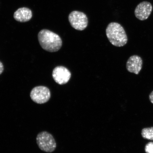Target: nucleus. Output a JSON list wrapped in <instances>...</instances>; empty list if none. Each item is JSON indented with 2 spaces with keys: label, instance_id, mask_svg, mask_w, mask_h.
I'll return each instance as SVG.
<instances>
[{
  "label": "nucleus",
  "instance_id": "nucleus-1",
  "mask_svg": "<svg viewBox=\"0 0 153 153\" xmlns=\"http://www.w3.org/2000/svg\"><path fill=\"white\" fill-rule=\"evenodd\" d=\"M38 37L42 48L49 52H56L62 47V41L60 36L50 30H42L38 33Z\"/></svg>",
  "mask_w": 153,
  "mask_h": 153
},
{
  "label": "nucleus",
  "instance_id": "nucleus-2",
  "mask_svg": "<svg viewBox=\"0 0 153 153\" xmlns=\"http://www.w3.org/2000/svg\"><path fill=\"white\" fill-rule=\"evenodd\" d=\"M106 34L110 42L115 46L123 47L127 43L128 37L125 30L118 23L109 24L106 29Z\"/></svg>",
  "mask_w": 153,
  "mask_h": 153
},
{
  "label": "nucleus",
  "instance_id": "nucleus-3",
  "mask_svg": "<svg viewBox=\"0 0 153 153\" xmlns=\"http://www.w3.org/2000/svg\"><path fill=\"white\" fill-rule=\"evenodd\" d=\"M36 141L39 148L43 152L51 153L56 148V143L53 135L47 131L39 133L36 137Z\"/></svg>",
  "mask_w": 153,
  "mask_h": 153
},
{
  "label": "nucleus",
  "instance_id": "nucleus-4",
  "mask_svg": "<svg viewBox=\"0 0 153 153\" xmlns=\"http://www.w3.org/2000/svg\"><path fill=\"white\" fill-rule=\"evenodd\" d=\"M30 96L34 102L41 104L49 101L51 97V93L48 88L45 86H37L32 90Z\"/></svg>",
  "mask_w": 153,
  "mask_h": 153
},
{
  "label": "nucleus",
  "instance_id": "nucleus-5",
  "mask_svg": "<svg viewBox=\"0 0 153 153\" xmlns=\"http://www.w3.org/2000/svg\"><path fill=\"white\" fill-rule=\"evenodd\" d=\"M69 22L72 27L78 30H83L87 27L88 18L86 15L79 11H73L68 16Z\"/></svg>",
  "mask_w": 153,
  "mask_h": 153
},
{
  "label": "nucleus",
  "instance_id": "nucleus-6",
  "mask_svg": "<svg viewBox=\"0 0 153 153\" xmlns=\"http://www.w3.org/2000/svg\"><path fill=\"white\" fill-rule=\"evenodd\" d=\"M71 73L65 67L57 66L53 71L52 76L55 81L60 85L66 84L71 77Z\"/></svg>",
  "mask_w": 153,
  "mask_h": 153
},
{
  "label": "nucleus",
  "instance_id": "nucleus-7",
  "mask_svg": "<svg viewBox=\"0 0 153 153\" xmlns=\"http://www.w3.org/2000/svg\"><path fill=\"white\" fill-rule=\"evenodd\" d=\"M152 6L148 1H143L139 3L135 9V16L139 20L143 21L149 18L152 10Z\"/></svg>",
  "mask_w": 153,
  "mask_h": 153
},
{
  "label": "nucleus",
  "instance_id": "nucleus-8",
  "mask_svg": "<svg viewBox=\"0 0 153 153\" xmlns=\"http://www.w3.org/2000/svg\"><path fill=\"white\" fill-rule=\"evenodd\" d=\"M143 61L141 57L134 55L129 57L126 64V68L128 71L136 74H138L142 69Z\"/></svg>",
  "mask_w": 153,
  "mask_h": 153
},
{
  "label": "nucleus",
  "instance_id": "nucleus-9",
  "mask_svg": "<svg viewBox=\"0 0 153 153\" xmlns=\"http://www.w3.org/2000/svg\"><path fill=\"white\" fill-rule=\"evenodd\" d=\"M32 16L31 10L25 7L17 10L14 15L15 20L21 22H28L31 19Z\"/></svg>",
  "mask_w": 153,
  "mask_h": 153
},
{
  "label": "nucleus",
  "instance_id": "nucleus-10",
  "mask_svg": "<svg viewBox=\"0 0 153 153\" xmlns=\"http://www.w3.org/2000/svg\"><path fill=\"white\" fill-rule=\"evenodd\" d=\"M141 135L143 139L153 141V127L142 129Z\"/></svg>",
  "mask_w": 153,
  "mask_h": 153
},
{
  "label": "nucleus",
  "instance_id": "nucleus-11",
  "mask_svg": "<svg viewBox=\"0 0 153 153\" xmlns=\"http://www.w3.org/2000/svg\"><path fill=\"white\" fill-rule=\"evenodd\" d=\"M145 150L146 153H153V142L147 143L145 147Z\"/></svg>",
  "mask_w": 153,
  "mask_h": 153
},
{
  "label": "nucleus",
  "instance_id": "nucleus-12",
  "mask_svg": "<svg viewBox=\"0 0 153 153\" xmlns=\"http://www.w3.org/2000/svg\"><path fill=\"white\" fill-rule=\"evenodd\" d=\"M149 99L150 102L153 104V91L150 93L149 95Z\"/></svg>",
  "mask_w": 153,
  "mask_h": 153
},
{
  "label": "nucleus",
  "instance_id": "nucleus-13",
  "mask_svg": "<svg viewBox=\"0 0 153 153\" xmlns=\"http://www.w3.org/2000/svg\"><path fill=\"white\" fill-rule=\"evenodd\" d=\"M4 70V67L2 63L0 62V74H2Z\"/></svg>",
  "mask_w": 153,
  "mask_h": 153
}]
</instances>
